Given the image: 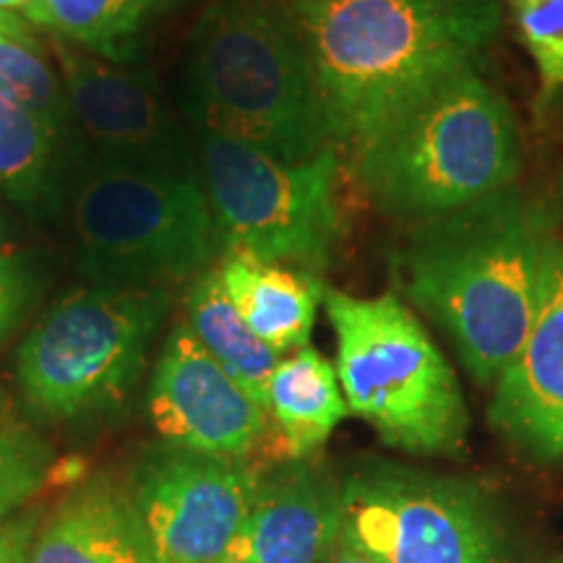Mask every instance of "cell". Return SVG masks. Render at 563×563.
<instances>
[{"mask_svg":"<svg viewBox=\"0 0 563 563\" xmlns=\"http://www.w3.org/2000/svg\"><path fill=\"white\" fill-rule=\"evenodd\" d=\"M336 150L355 157L464 68L501 24L498 0H295Z\"/></svg>","mask_w":563,"mask_h":563,"instance_id":"6da1fadb","label":"cell"},{"mask_svg":"<svg viewBox=\"0 0 563 563\" xmlns=\"http://www.w3.org/2000/svg\"><path fill=\"white\" fill-rule=\"evenodd\" d=\"M551 220L517 186L418 222L394 256L399 287L460 355L475 384L501 378L538 311Z\"/></svg>","mask_w":563,"mask_h":563,"instance_id":"7a4b0ae2","label":"cell"},{"mask_svg":"<svg viewBox=\"0 0 563 563\" xmlns=\"http://www.w3.org/2000/svg\"><path fill=\"white\" fill-rule=\"evenodd\" d=\"M183 81V108L196 131L285 162L334 146L298 24L274 0L211 3L188 40Z\"/></svg>","mask_w":563,"mask_h":563,"instance_id":"3957f363","label":"cell"},{"mask_svg":"<svg viewBox=\"0 0 563 563\" xmlns=\"http://www.w3.org/2000/svg\"><path fill=\"white\" fill-rule=\"evenodd\" d=\"M519 159L509 102L473 66L386 125L352 167L384 214L418 224L511 188Z\"/></svg>","mask_w":563,"mask_h":563,"instance_id":"277c9868","label":"cell"},{"mask_svg":"<svg viewBox=\"0 0 563 563\" xmlns=\"http://www.w3.org/2000/svg\"><path fill=\"white\" fill-rule=\"evenodd\" d=\"M336 334V376L347 410L407 454L462 456L470 412L460 378L431 334L394 292L327 290Z\"/></svg>","mask_w":563,"mask_h":563,"instance_id":"5b68a950","label":"cell"},{"mask_svg":"<svg viewBox=\"0 0 563 563\" xmlns=\"http://www.w3.org/2000/svg\"><path fill=\"white\" fill-rule=\"evenodd\" d=\"M167 308L170 292L162 285H95L55 302L16 352L24 405L53 422H76L121 405L144 371Z\"/></svg>","mask_w":563,"mask_h":563,"instance_id":"8992f818","label":"cell"},{"mask_svg":"<svg viewBox=\"0 0 563 563\" xmlns=\"http://www.w3.org/2000/svg\"><path fill=\"white\" fill-rule=\"evenodd\" d=\"M76 264L102 287H150L207 272L220 238L201 175L89 162L70 201Z\"/></svg>","mask_w":563,"mask_h":563,"instance_id":"52a82bcc","label":"cell"},{"mask_svg":"<svg viewBox=\"0 0 563 563\" xmlns=\"http://www.w3.org/2000/svg\"><path fill=\"white\" fill-rule=\"evenodd\" d=\"M196 159L224 253L321 274L342 241L340 150L285 162L243 141L196 131Z\"/></svg>","mask_w":563,"mask_h":563,"instance_id":"ba28073f","label":"cell"},{"mask_svg":"<svg viewBox=\"0 0 563 563\" xmlns=\"http://www.w3.org/2000/svg\"><path fill=\"white\" fill-rule=\"evenodd\" d=\"M342 540L376 563H509L501 517L481 485L391 462L344 481Z\"/></svg>","mask_w":563,"mask_h":563,"instance_id":"9c48e42d","label":"cell"},{"mask_svg":"<svg viewBox=\"0 0 563 563\" xmlns=\"http://www.w3.org/2000/svg\"><path fill=\"white\" fill-rule=\"evenodd\" d=\"M258 473L245 460L162 446L141 456L129 496L165 563H214L249 517Z\"/></svg>","mask_w":563,"mask_h":563,"instance_id":"30bf717a","label":"cell"},{"mask_svg":"<svg viewBox=\"0 0 563 563\" xmlns=\"http://www.w3.org/2000/svg\"><path fill=\"white\" fill-rule=\"evenodd\" d=\"M51 47L76 129L95 150L91 162L125 170L199 175L196 144L150 76L102 60L53 34Z\"/></svg>","mask_w":563,"mask_h":563,"instance_id":"8fae6325","label":"cell"},{"mask_svg":"<svg viewBox=\"0 0 563 563\" xmlns=\"http://www.w3.org/2000/svg\"><path fill=\"white\" fill-rule=\"evenodd\" d=\"M150 415L162 441L245 460L266 433V412L217 365L188 323H178L150 384Z\"/></svg>","mask_w":563,"mask_h":563,"instance_id":"7c38bea8","label":"cell"},{"mask_svg":"<svg viewBox=\"0 0 563 563\" xmlns=\"http://www.w3.org/2000/svg\"><path fill=\"white\" fill-rule=\"evenodd\" d=\"M490 426L534 460L563 456V243L548 245L530 334L496 382Z\"/></svg>","mask_w":563,"mask_h":563,"instance_id":"4fadbf2b","label":"cell"},{"mask_svg":"<svg viewBox=\"0 0 563 563\" xmlns=\"http://www.w3.org/2000/svg\"><path fill=\"white\" fill-rule=\"evenodd\" d=\"M344 483L313 460H287L258 475L256 496L224 559L323 563L340 543Z\"/></svg>","mask_w":563,"mask_h":563,"instance_id":"5bb4252c","label":"cell"},{"mask_svg":"<svg viewBox=\"0 0 563 563\" xmlns=\"http://www.w3.org/2000/svg\"><path fill=\"white\" fill-rule=\"evenodd\" d=\"M24 563H165L129 490L108 477L84 483L37 532Z\"/></svg>","mask_w":563,"mask_h":563,"instance_id":"9a60e30c","label":"cell"},{"mask_svg":"<svg viewBox=\"0 0 563 563\" xmlns=\"http://www.w3.org/2000/svg\"><path fill=\"white\" fill-rule=\"evenodd\" d=\"M220 279L245 327L266 347L277 355L308 347L327 292L319 274L224 253Z\"/></svg>","mask_w":563,"mask_h":563,"instance_id":"2e32d148","label":"cell"},{"mask_svg":"<svg viewBox=\"0 0 563 563\" xmlns=\"http://www.w3.org/2000/svg\"><path fill=\"white\" fill-rule=\"evenodd\" d=\"M266 397L287 460H311L350 412L336 365L313 347L295 350L277 363Z\"/></svg>","mask_w":563,"mask_h":563,"instance_id":"e0dca14e","label":"cell"},{"mask_svg":"<svg viewBox=\"0 0 563 563\" xmlns=\"http://www.w3.org/2000/svg\"><path fill=\"white\" fill-rule=\"evenodd\" d=\"M188 329L217 365L228 373L258 407L269 405V378L279 355L245 327L224 292L220 269H207L194 279L186 298Z\"/></svg>","mask_w":563,"mask_h":563,"instance_id":"ac0fdd59","label":"cell"},{"mask_svg":"<svg viewBox=\"0 0 563 563\" xmlns=\"http://www.w3.org/2000/svg\"><path fill=\"white\" fill-rule=\"evenodd\" d=\"M70 144L0 97V196L26 214H51L63 199Z\"/></svg>","mask_w":563,"mask_h":563,"instance_id":"d6986e66","label":"cell"},{"mask_svg":"<svg viewBox=\"0 0 563 563\" xmlns=\"http://www.w3.org/2000/svg\"><path fill=\"white\" fill-rule=\"evenodd\" d=\"M183 0H45L42 30L110 63H129L154 21Z\"/></svg>","mask_w":563,"mask_h":563,"instance_id":"ffe728a7","label":"cell"},{"mask_svg":"<svg viewBox=\"0 0 563 563\" xmlns=\"http://www.w3.org/2000/svg\"><path fill=\"white\" fill-rule=\"evenodd\" d=\"M0 97L45 123L66 144H74L76 123L66 87L40 45L0 34Z\"/></svg>","mask_w":563,"mask_h":563,"instance_id":"44dd1931","label":"cell"},{"mask_svg":"<svg viewBox=\"0 0 563 563\" xmlns=\"http://www.w3.org/2000/svg\"><path fill=\"white\" fill-rule=\"evenodd\" d=\"M51 473V449L19 418L0 389V525L42 488Z\"/></svg>","mask_w":563,"mask_h":563,"instance_id":"7402d4cb","label":"cell"},{"mask_svg":"<svg viewBox=\"0 0 563 563\" xmlns=\"http://www.w3.org/2000/svg\"><path fill=\"white\" fill-rule=\"evenodd\" d=\"M519 42L540 79V100L563 89V0H509Z\"/></svg>","mask_w":563,"mask_h":563,"instance_id":"603a6c76","label":"cell"},{"mask_svg":"<svg viewBox=\"0 0 563 563\" xmlns=\"http://www.w3.org/2000/svg\"><path fill=\"white\" fill-rule=\"evenodd\" d=\"M37 277L32 264L16 253L0 251V344H3L30 311Z\"/></svg>","mask_w":563,"mask_h":563,"instance_id":"cb8c5ba5","label":"cell"},{"mask_svg":"<svg viewBox=\"0 0 563 563\" xmlns=\"http://www.w3.org/2000/svg\"><path fill=\"white\" fill-rule=\"evenodd\" d=\"M34 538H37V519H34V514L5 519L0 525V563H24Z\"/></svg>","mask_w":563,"mask_h":563,"instance_id":"d4e9b609","label":"cell"},{"mask_svg":"<svg viewBox=\"0 0 563 563\" xmlns=\"http://www.w3.org/2000/svg\"><path fill=\"white\" fill-rule=\"evenodd\" d=\"M0 34H9V37L26 42V45H40V40L34 37L30 21L16 11H0Z\"/></svg>","mask_w":563,"mask_h":563,"instance_id":"484cf974","label":"cell"},{"mask_svg":"<svg viewBox=\"0 0 563 563\" xmlns=\"http://www.w3.org/2000/svg\"><path fill=\"white\" fill-rule=\"evenodd\" d=\"M323 563H376L371 555H365L363 551H357L355 545H350L347 540H342L340 534V543L332 548V553L323 559Z\"/></svg>","mask_w":563,"mask_h":563,"instance_id":"4316f807","label":"cell"},{"mask_svg":"<svg viewBox=\"0 0 563 563\" xmlns=\"http://www.w3.org/2000/svg\"><path fill=\"white\" fill-rule=\"evenodd\" d=\"M9 235H11V222H9V214H5L3 196H0V245L9 241Z\"/></svg>","mask_w":563,"mask_h":563,"instance_id":"83f0119b","label":"cell"},{"mask_svg":"<svg viewBox=\"0 0 563 563\" xmlns=\"http://www.w3.org/2000/svg\"><path fill=\"white\" fill-rule=\"evenodd\" d=\"M0 11H16L19 13V0H0Z\"/></svg>","mask_w":563,"mask_h":563,"instance_id":"f1b7e54d","label":"cell"},{"mask_svg":"<svg viewBox=\"0 0 563 563\" xmlns=\"http://www.w3.org/2000/svg\"><path fill=\"white\" fill-rule=\"evenodd\" d=\"M214 563H243V561H230V559H220V561H214Z\"/></svg>","mask_w":563,"mask_h":563,"instance_id":"f546056e","label":"cell"}]
</instances>
